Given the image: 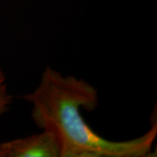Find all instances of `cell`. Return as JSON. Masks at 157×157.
Returning <instances> with one entry per match:
<instances>
[{"instance_id":"cell-1","label":"cell","mask_w":157,"mask_h":157,"mask_svg":"<svg viewBox=\"0 0 157 157\" xmlns=\"http://www.w3.org/2000/svg\"><path fill=\"white\" fill-rule=\"evenodd\" d=\"M24 99L32 106L34 124L55 136L60 157L155 156L156 122L139 137L120 141L107 140L92 129L81 110L94 111L100 103L99 93L82 78L47 67L38 86Z\"/></svg>"},{"instance_id":"cell-2","label":"cell","mask_w":157,"mask_h":157,"mask_svg":"<svg viewBox=\"0 0 157 157\" xmlns=\"http://www.w3.org/2000/svg\"><path fill=\"white\" fill-rule=\"evenodd\" d=\"M3 157H60L55 136L47 130L40 133L2 141Z\"/></svg>"},{"instance_id":"cell-3","label":"cell","mask_w":157,"mask_h":157,"mask_svg":"<svg viewBox=\"0 0 157 157\" xmlns=\"http://www.w3.org/2000/svg\"><path fill=\"white\" fill-rule=\"evenodd\" d=\"M12 103V96L9 93L6 74L0 68V118L9 111Z\"/></svg>"},{"instance_id":"cell-4","label":"cell","mask_w":157,"mask_h":157,"mask_svg":"<svg viewBox=\"0 0 157 157\" xmlns=\"http://www.w3.org/2000/svg\"><path fill=\"white\" fill-rule=\"evenodd\" d=\"M0 157H3V149H2V141L0 140Z\"/></svg>"}]
</instances>
